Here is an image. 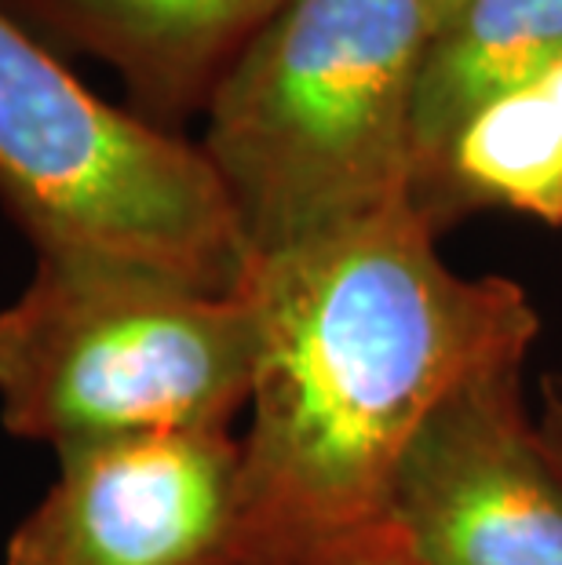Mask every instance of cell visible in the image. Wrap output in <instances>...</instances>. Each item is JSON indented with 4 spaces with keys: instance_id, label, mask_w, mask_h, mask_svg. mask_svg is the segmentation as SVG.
Segmentation results:
<instances>
[{
    "instance_id": "3",
    "label": "cell",
    "mask_w": 562,
    "mask_h": 565,
    "mask_svg": "<svg viewBox=\"0 0 562 565\" xmlns=\"http://www.w3.org/2000/svg\"><path fill=\"white\" fill-rule=\"evenodd\" d=\"M256 354L245 288L205 292L142 270L38 259L0 310V419L55 456L231 430L253 398Z\"/></svg>"
},
{
    "instance_id": "9",
    "label": "cell",
    "mask_w": 562,
    "mask_h": 565,
    "mask_svg": "<svg viewBox=\"0 0 562 565\" xmlns=\"http://www.w3.org/2000/svg\"><path fill=\"white\" fill-rule=\"evenodd\" d=\"M478 209L562 226V114L541 84L500 95L464 121L421 212L442 234Z\"/></svg>"
},
{
    "instance_id": "6",
    "label": "cell",
    "mask_w": 562,
    "mask_h": 565,
    "mask_svg": "<svg viewBox=\"0 0 562 565\" xmlns=\"http://www.w3.org/2000/svg\"><path fill=\"white\" fill-rule=\"evenodd\" d=\"M8 565H245L242 438L176 430L63 452Z\"/></svg>"
},
{
    "instance_id": "4",
    "label": "cell",
    "mask_w": 562,
    "mask_h": 565,
    "mask_svg": "<svg viewBox=\"0 0 562 565\" xmlns=\"http://www.w3.org/2000/svg\"><path fill=\"white\" fill-rule=\"evenodd\" d=\"M0 201L38 259L237 292L253 252L205 150L99 99L0 8Z\"/></svg>"
},
{
    "instance_id": "1",
    "label": "cell",
    "mask_w": 562,
    "mask_h": 565,
    "mask_svg": "<svg viewBox=\"0 0 562 565\" xmlns=\"http://www.w3.org/2000/svg\"><path fill=\"white\" fill-rule=\"evenodd\" d=\"M413 201L253 256L259 354L242 438L245 565H307L380 525L405 449L464 383L541 332L508 278H464Z\"/></svg>"
},
{
    "instance_id": "11",
    "label": "cell",
    "mask_w": 562,
    "mask_h": 565,
    "mask_svg": "<svg viewBox=\"0 0 562 565\" xmlns=\"http://www.w3.org/2000/svg\"><path fill=\"white\" fill-rule=\"evenodd\" d=\"M541 438H544L548 452H552V460L559 463V471H562V387H559V383H548Z\"/></svg>"
},
{
    "instance_id": "5",
    "label": "cell",
    "mask_w": 562,
    "mask_h": 565,
    "mask_svg": "<svg viewBox=\"0 0 562 565\" xmlns=\"http://www.w3.org/2000/svg\"><path fill=\"white\" fill-rule=\"evenodd\" d=\"M519 380L464 383L410 441L380 522L413 565H562V471Z\"/></svg>"
},
{
    "instance_id": "12",
    "label": "cell",
    "mask_w": 562,
    "mask_h": 565,
    "mask_svg": "<svg viewBox=\"0 0 562 565\" xmlns=\"http://www.w3.org/2000/svg\"><path fill=\"white\" fill-rule=\"evenodd\" d=\"M537 84H541V88H544L548 95H552V103L559 106V114H562V58H559V63H555L552 70H548V74H544L541 81H537Z\"/></svg>"
},
{
    "instance_id": "7",
    "label": "cell",
    "mask_w": 562,
    "mask_h": 565,
    "mask_svg": "<svg viewBox=\"0 0 562 565\" xmlns=\"http://www.w3.org/2000/svg\"><path fill=\"white\" fill-rule=\"evenodd\" d=\"M289 0H0L55 55L99 58L128 110L176 131Z\"/></svg>"
},
{
    "instance_id": "10",
    "label": "cell",
    "mask_w": 562,
    "mask_h": 565,
    "mask_svg": "<svg viewBox=\"0 0 562 565\" xmlns=\"http://www.w3.org/2000/svg\"><path fill=\"white\" fill-rule=\"evenodd\" d=\"M307 565H413V558L405 555L399 536L380 522V525L362 529V533L337 540V544L321 547Z\"/></svg>"
},
{
    "instance_id": "2",
    "label": "cell",
    "mask_w": 562,
    "mask_h": 565,
    "mask_svg": "<svg viewBox=\"0 0 562 565\" xmlns=\"http://www.w3.org/2000/svg\"><path fill=\"white\" fill-rule=\"evenodd\" d=\"M424 0H289L216 84L205 158L253 256L413 201Z\"/></svg>"
},
{
    "instance_id": "13",
    "label": "cell",
    "mask_w": 562,
    "mask_h": 565,
    "mask_svg": "<svg viewBox=\"0 0 562 565\" xmlns=\"http://www.w3.org/2000/svg\"><path fill=\"white\" fill-rule=\"evenodd\" d=\"M424 4H427V11H432V22L438 26V22H446L453 11L464 4V0H424Z\"/></svg>"
},
{
    "instance_id": "8",
    "label": "cell",
    "mask_w": 562,
    "mask_h": 565,
    "mask_svg": "<svg viewBox=\"0 0 562 565\" xmlns=\"http://www.w3.org/2000/svg\"><path fill=\"white\" fill-rule=\"evenodd\" d=\"M562 58V0H464L427 41L413 95V204L435 194L449 142L500 95L541 81Z\"/></svg>"
}]
</instances>
